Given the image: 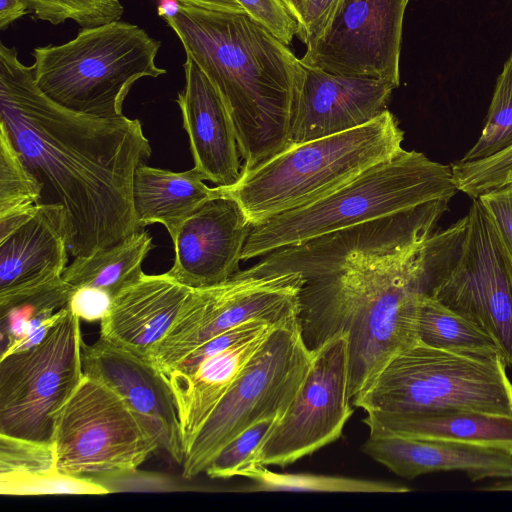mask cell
<instances>
[{"mask_svg": "<svg viewBox=\"0 0 512 512\" xmlns=\"http://www.w3.org/2000/svg\"><path fill=\"white\" fill-rule=\"evenodd\" d=\"M152 247V237L138 230L114 245L76 256L62 278L74 289L100 290L112 299L143 275L142 262Z\"/></svg>", "mask_w": 512, "mask_h": 512, "instance_id": "4316f807", "label": "cell"}, {"mask_svg": "<svg viewBox=\"0 0 512 512\" xmlns=\"http://www.w3.org/2000/svg\"><path fill=\"white\" fill-rule=\"evenodd\" d=\"M351 405L348 339L337 333L313 351L306 377L259 449L256 465L285 467L336 441Z\"/></svg>", "mask_w": 512, "mask_h": 512, "instance_id": "4fadbf2b", "label": "cell"}, {"mask_svg": "<svg viewBox=\"0 0 512 512\" xmlns=\"http://www.w3.org/2000/svg\"><path fill=\"white\" fill-rule=\"evenodd\" d=\"M160 46L145 30L120 20L81 28L64 44L33 50L34 78L45 95L69 110L118 117L137 80L167 73L155 63Z\"/></svg>", "mask_w": 512, "mask_h": 512, "instance_id": "8992f818", "label": "cell"}, {"mask_svg": "<svg viewBox=\"0 0 512 512\" xmlns=\"http://www.w3.org/2000/svg\"><path fill=\"white\" fill-rule=\"evenodd\" d=\"M111 298L104 292L91 288L74 289L67 306L81 320H101L106 314Z\"/></svg>", "mask_w": 512, "mask_h": 512, "instance_id": "74e56055", "label": "cell"}, {"mask_svg": "<svg viewBox=\"0 0 512 512\" xmlns=\"http://www.w3.org/2000/svg\"><path fill=\"white\" fill-rule=\"evenodd\" d=\"M457 192L451 166L402 149L327 196L252 226L241 260L368 220L431 203H449Z\"/></svg>", "mask_w": 512, "mask_h": 512, "instance_id": "5b68a950", "label": "cell"}, {"mask_svg": "<svg viewBox=\"0 0 512 512\" xmlns=\"http://www.w3.org/2000/svg\"><path fill=\"white\" fill-rule=\"evenodd\" d=\"M184 89L178 93L183 128L194 168L218 186L235 183L242 171L236 131L219 91L188 56L183 64Z\"/></svg>", "mask_w": 512, "mask_h": 512, "instance_id": "ffe728a7", "label": "cell"}, {"mask_svg": "<svg viewBox=\"0 0 512 512\" xmlns=\"http://www.w3.org/2000/svg\"><path fill=\"white\" fill-rule=\"evenodd\" d=\"M280 417L265 418L245 429L214 456L204 472L210 478H249L260 467L255 463L257 453Z\"/></svg>", "mask_w": 512, "mask_h": 512, "instance_id": "1f68e13d", "label": "cell"}, {"mask_svg": "<svg viewBox=\"0 0 512 512\" xmlns=\"http://www.w3.org/2000/svg\"><path fill=\"white\" fill-rule=\"evenodd\" d=\"M27 14L29 10L22 0H0V29L5 30Z\"/></svg>", "mask_w": 512, "mask_h": 512, "instance_id": "ab89813d", "label": "cell"}, {"mask_svg": "<svg viewBox=\"0 0 512 512\" xmlns=\"http://www.w3.org/2000/svg\"><path fill=\"white\" fill-rule=\"evenodd\" d=\"M394 89L382 80L305 67L287 147L369 123L387 110Z\"/></svg>", "mask_w": 512, "mask_h": 512, "instance_id": "d6986e66", "label": "cell"}, {"mask_svg": "<svg viewBox=\"0 0 512 512\" xmlns=\"http://www.w3.org/2000/svg\"><path fill=\"white\" fill-rule=\"evenodd\" d=\"M404 133L387 109L367 124L286 147L239 179L217 186L252 226L309 205L400 152Z\"/></svg>", "mask_w": 512, "mask_h": 512, "instance_id": "277c9868", "label": "cell"}, {"mask_svg": "<svg viewBox=\"0 0 512 512\" xmlns=\"http://www.w3.org/2000/svg\"><path fill=\"white\" fill-rule=\"evenodd\" d=\"M80 320L66 306L42 342L0 358V434L52 442L55 418L84 375Z\"/></svg>", "mask_w": 512, "mask_h": 512, "instance_id": "30bf717a", "label": "cell"}, {"mask_svg": "<svg viewBox=\"0 0 512 512\" xmlns=\"http://www.w3.org/2000/svg\"><path fill=\"white\" fill-rule=\"evenodd\" d=\"M194 167L183 172L141 163L133 182V205L139 228L160 223L173 235L180 224L206 202L219 196Z\"/></svg>", "mask_w": 512, "mask_h": 512, "instance_id": "484cf974", "label": "cell"}, {"mask_svg": "<svg viewBox=\"0 0 512 512\" xmlns=\"http://www.w3.org/2000/svg\"><path fill=\"white\" fill-rule=\"evenodd\" d=\"M191 290L167 273H143L111 299L100 320V337L149 361Z\"/></svg>", "mask_w": 512, "mask_h": 512, "instance_id": "44dd1931", "label": "cell"}, {"mask_svg": "<svg viewBox=\"0 0 512 512\" xmlns=\"http://www.w3.org/2000/svg\"><path fill=\"white\" fill-rule=\"evenodd\" d=\"M417 336L420 342L449 351L480 357L502 356L490 335L429 293L418 299Z\"/></svg>", "mask_w": 512, "mask_h": 512, "instance_id": "83f0119b", "label": "cell"}, {"mask_svg": "<svg viewBox=\"0 0 512 512\" xmlns=\"http://www.w3.org/2000/svg\"><path fill=\"white\" fill-rule=\"evenodd\" d=\"M506 368L500 355H468L418 341L392 357L352 406L391 415L471 411L512 416Z\"/></svg>", "mask_w": 512, "mask_h": 512, "instance_id": "52a82bcc", "label": "cell"}, {"mask_svg": "<svg viewBox=\"0 0 512 512\" xmlns=\"http://www.w3.org/2000/svg\"><path fill=\"white\" fill-rule=\"evenodd\" d=\"M362 451L396 475L414 479L437 471H461L472 481L512 479V455L473 445L409 438L369 429Z\"/></svg>", "mask_w": 512, "mask_h": 512, "instance_id": "7402d4cb", "label": "cell"}, {"mask_svg": "<svg viewBox=\"0 0 512 512\" xmlns=\"http://www.w3.org/2000/svg\"><path fill=\"white\" fill-rule=\"evenodd\" d=\"M512 267V182L477 197Z\"/></svg>", "mask_w": 512, "mask_h": 512, "instance_id": "e575fe53", "label": "cell"}, {"mask_svg": "<svg viewBox=\"0 0 512 512\" xmlns=\"http://www.w3.org/2000/svg\"><path fill=\"white\" fill-rule=\"evenodd\" d=\"M408 1L341 0L301 63L333 74L382 80L397 88Z\"/></svg>", "mask_w": 512, "mask_h": 512, "instance_id": "9a60e30c", "label": "cell"}, {"mask_svg": "<svg viewBox=\"0 0 512 512\" xmlns=\"http://www.w3.org/2000/svg\"><path fill=\"white\" fill-rule=\"evenodd\" d=\"M179 2L188 3L196 6L206 7L210 9L245 12L242 6L236 0H178Z\"/></svg>", "mask_w": 512, "mask_h": 512, "instance_id": "60d3db41", "label": "cell"}, {"mask_svg": "<svg viewBox=\"0 0 512 512\" xmlns=\"http://www.w3.org/2000/svg\"><path fill=\"white\" fill-rule=\"evenodd\" d=\"M255 21L267 28L284 44H291L299 30L298 22L280 0H236Z\"/></svg>", "mask_w": 512, "mask_h": 512, "instance_id": "d590c367", "label": "cell"}, {"mask_svg": "<svg viewBox=\"0 0 512 512\" xmlns=\"http://www.w3.org/2000/svg\"><path fill=\"white\" fill-rule=\"evenodd\" d=\"M83 373L112 389L141 418L163 449L182 464L184 448L172 391L148 360L105 339L82 349Z\"/></svg>", "mask_w": 512, "mask_h": 512, "instance_id": "2e32d148", "label": "cell"}, {"mask_svg": "<svg viewBox=\"0 0 512 512\" xmlns=\"http://www.w3.org/2000/svg\"><path fill=\"white\" fill-rule=\"evenodd\" d=\"M0 125L42 187L38 204L61 207L74 257L140 229L133 182L152 149L138 119L96 117L59 105L38 87L33 66L0 43Z\"/></svg>", "mask_w": 512, "mask_h": 512, "instance_id": "6da1fadb", "label": "cell"}, {"mask_svg": "<svg viewBox=\"0 0 512 512\" xmlns=\"http://www.w3.org/2000/svg\"><path fill=\"white\" fill-rule=\"evenodd\" d=\"M52 443L61 473L95 482L134 474L159 448L124 400L85 374L55 418Z\"/></svg>", "mask_w": 512, "mask_h": 512, "instance_id": "9c48e42d", "label": "cell"}, {"mask_svg": "<svg viewBox=\"0 0 512 512\" xmlns=\"http://www.w3.org/2000/svg\"><path fill=\"white\" fill-rule=\"evenodd\" d=\"M512 147V53L499 75L481 135L459 160L480 161Z\"/></svg>", "mask_w": 512, "mask_h": 512, "instance_id": "f546056e", "label": "cell"}, {"mask_svg": "<svg viewBox=\"0 0 512 512\" xmlns=\"http://www.w3.org/2000/svg\"><path fill=\"white\" fill-rule=\"evenodd\" d=\"M369 429L435 441L454 442L500 450L512 455V416L471 411L422 415L368 412Z\"/></svg>", "mask_w": 512, "mask_h": 512, "instance_id": "cb8c5ba5", "label": "cell"}, {"mask_svg": "<svg viewBox=\"0 0 512 512\" xmlns=\"http://www.w3.org/2000/svg\"><path fill=\"white\" fill-rule=\"evenodd\" d=\"M162 18L222 96L242 169L285 149L305 78L287 45L246 12L179 2L175 14Z\"/></svg>", "mask_w": 512, "mask_h": 512, "instance_id": "3957f363", "label": "cell"}, {"mask_svg": "<svg viewBox=\"0 0 512 512\" xmlns=\"http://www.w3.org/2000/svg\"><path fill=\"white\" fill-rule=\"evenodd\" d=\"M341 0H307L297 37L312 45L323 34Z\"/></svg>", "mask_w": 512, "mask_h": 512, "instance_id": "8d00e7d4", "label": "cell"}, {"mask_svg": "<svg viewBox=\"0 0 512 512\" xmlns=\"http://www.w3.org/2000/svg\"><path fill=\"white\" fill-rule=\"evenodd\" d=\"M67 252L61 207L37 204L26 221L0 239V311L60 284Z\"/></svg>", "mask_w": 512, "mask_h": 512, "instance_id": "ac0fdd59", "label": "cell"}, {"mask_svg": "<svg viewBox=\"0 0 512 512\" xmlns=\"http://www.w3.org/2000/svg\"><path fill=\"white\" fill-rule=\"evenodd\" d=\"M41 194V185L0 125V216L32 208L40 202Z\"/></svg>", "mask_w": 512, "mask_h": 512, "instance_id": "4dcf8cb0", "label": "cell"}, {"mask_svg": "<svg viewBox=\"0 0 512 512\" xmlns=\"http://www.w3.org/2000/svg\"><path fill=\"white\" fill-rule=\"evenodd\" d=\"M111 492L99 482L77 478L58 470L52 442L0 434V493L36 496Z\"/></svg>", "mask_w": 512, "mask_h": 512, "instance_id": "d4e9b609", "label": "cell"}, {"mask_svg": "<svg viewBox=\"0 0 512 512\" xmlns=\"http://www.w3.org/2000/svg\"><path fill=\"white\" fill-rule=\"evenodd\" d=\"M312 357L298 318L277 325L185 451L182 476L191 479L204 472L214 456L248 427L282 416L304 381Z\"/></svg>", "mask_w": 512, "mask_h": 512, "instance_id": "ba28073f", "label": "cell"}, {"mask_svg": "<svg viewBox=\"0 0 512 512\" xmlns=\"http://www.w3.org/2000/svg\"><path fill=\"white\" fill-rule=\"evenodd\" d=\"M483 491H510L512 492V479H505L481 488Z\"/></svg>", "mask_w": 512, "mask_h": 512, "instance_id": "7bdbcfd3", "label": "cell"}, {"mask_svg": "<svg viewBox=\"0 0 512 512\" xmlns=\"http://www.w3.org/2000/svg\"><path fill=\"white\" fill-rule=\"evenodd\" d=\"M459 255L431 295L483 329L512 368V267L478 198Z\"/></svg>", "mask_w": 512, "mask_h": 512, "instance_id": "5bb4252c", "label": "cell"}, {"mask_svg": "<svg viewBox=\"0 0 512 512\" xmlns=\"http://www.w3.org/2000/svg\"><path fill=\"white\" fill-rule=\"evenodd\" d=\"M251 228L234 200L218 196L206 202L170 236L175 257L166 273L190 288L227 281L239 271Z\"/></svg>", "mask_w": 512, "mask_h": 512, "instance_id": "e0dca14e", "label": "cell"}, {"mask_svg": "<svg viewBox=\"0 0 512 512\" xmlns=\"http://www.w3.org/2000/svg\"><path fill=\"white\" fill-rule=\"evenodd\" d=\"M449 203L437 202L368 220L275 250L239 276L299 273L305 280L373 264L408 251L435 231Z\"/></svg>", "mask_w": 512, "mask_h": 512, "instance_id": "7c38bea8", "label": "cell"}, {"mask_svg": "<svg viewBox=\"0 0 512 512\" xmlns=\"http://www.w3.org/2000/svg\"><path fill=\"white\" fill-rule=\"evenodd\" d=\"M66 310V306L57 311L51 317L43 321L29 333L25 334L19 340L13 342L1 351V357H5L14 353L26 351L38 345L44 340L53 326L60 320Z\"/></svg>", "mask_w": 512, "mask_h": 512, "instance_id": "f35d334b", "label": "cell"}, {"mask_svg": "<svg viewBox=\"0 0 512 512\" xmlns=\"http://www.w3.org/2000/svg\"><path fill=\"white\" fill-rule=\"evenodd\" d=\"M253 484L248 491H308V492H362V493H406L407 486L346 477L286 474L260 466L250 477Z\"/></svg>", "mask_w": 512, "mask_h": 512, "instance_id": "f1b7e54d", "label": "cell"}, {"mask_svg": "<svg viewBox=\"0 0 512 512\" xmlns=\"http://www.w3.org/2000/svg\"><path fill=\"white\" fill-rule=\"evenodd\" d=\"M458 191L469 197L481 194L512 182V147L490 158L451 165Z\"/></svg>", "mask_w": 512, "mask_h": 512, "instance_id": "836d02e7", "label": "cell"}, {"mask_svg": "<svg viewBox=\"0 0 512 512\" xmlns=\"http://www.w3.org/2000/svg\"><path fill=\"white\" fill-rule=\"evenodd\" d=\"M34 19L59 25L73 20L81 28H92L121 19L119 0H22Z\"/></svg>", "mask_w": 512, "mask_h": 512, "instance_id": "d6a6232c", "label": "cell"}, {"mask_svg": "<svg viewBox=\"0 0 512 512\" xmlns=\"http://www.w3.org/2000/svg\"><path fill=\"white\" fill-rule=\"evenodd\" d=\"M304 283L299 273L264 277L235 273L223 283L192 288L149 361L165 376L193 350L246 321L282 324L297 319Z\"/></svg>", "mask_w": 512, "mask_h": 512, "instance_id": "8fae6325", "label": "cell"}, {"mask_svg": "<svg viewBox=\"0 0 512 512\" xmlns=\"http://www.w3.org/2000/svg\"><path fill=\"white\" fill-rule=\"evenodd\" d=\"M467 217L418 246L382 261L305 280L298 320L311 351L337 333L348 339L350 395L355 398L403 349L417 343V305L456 261Z\"/></svg>", "mask_w": 512, "mask_h": 512, "instance_id": "7a4b0ae2", "label": "cell"}, {"mask_svg": "<svg viewBox=\"0 0 512 512\" xmlns=\"http://www.w3.org/2000/svg\"><path fill=\"white\" fill-rule=\"evenodd\" d=\"M284 5L286 10L290 13V15L298 22L300 25L304 8L307 0H280Z\"/></svg>", "mask_w": 512, "mask_h": 512, "instance_id": "b9f144b4", "label": "cell"}, {"mask_svg": "<svg viewBox=\"0 0 512 512\" xmlns=\"http://www.w3.org/2000/svg\"><path fill=\"white\" fill-rule=\"evenodd\" d=\"M274 328L218 350L189 372L164 376L176 404L184 454Z\"/></svg>", "mask_w": 512, "mask_h": 512, "instance_id": "603a6c76", "label": "cell"}]
</instances>
